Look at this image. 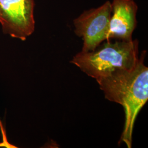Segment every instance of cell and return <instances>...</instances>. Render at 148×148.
Returning a JSON list of instances; mask_svg holds the SVG:
<instances>
[{"label":"cell","instance_id":"cell-1","mask_svg":"<svg viewBox=\"0 0 148 148\" xmlns=\"http://www.w3.org/2000/svg\"><path fill=\"white\" fill-rule=\"evenodd\" d=\"M145 54L144 51L134 68L114 73L97 82L106 99L124 109L125 121L120 141L128 148L132 147L136 118L148 100V68L144 63Z\"/></svg>","mask_w":148,"mask_h":148},{"label":"cell","instance_id":"cell-2","mask_svg":"<svg viewBox=\"0 0 148 148\" xmlns=\"http://www.w3.org/2000/svg\"><path fill=\"white\" fill-rule=\"evenodd\" d=\"M106 41L92 51H81L71 61L97 82L117 71L134 68L139 60L137 40Z\"/></svg>","mask_w":148,"mask_h":148},{"label":"cell","instance_id":"cell-3","mask_svg":"<svg viewBox=\"0 0 148 148\" xmlns=\"http://www.w3.org/2000/svg\"><path fill=\"white\" fill-rule=\"evenodd\" d=\"M111 14V2L108 1L74 19L75 33L84 42L82 51H92L106 40Z\"/></svg>","mask_w":148,"mask_h":148},{"label":"cell","instance_id":"cell-4","mask_svg":"<svg viewBox=\"0 0 148 148\" xmlns=\"http://www.w3.org/2000/svg\"><path fill=\"white\" fill-rule=\"evenodd\" d=\"M34 7V0H0L3 33L25 41L35 30Z\"/></svg>","mask_w":148,"mask_h":148},{"label":"cell","instance_id":"cell-5","mask_svg":"<svg viewBox=\"0 0 148 148\" xmlns=\"http://www.w3.org/2000/svg\"><path fill=\"white\" fill-rule=\"evenodd\" d=\"M111 14L106 40H132L137 27L138 5L133 0H112Z\"/></svg>","mask_w":148,"mask_h":148}]
</instances>
